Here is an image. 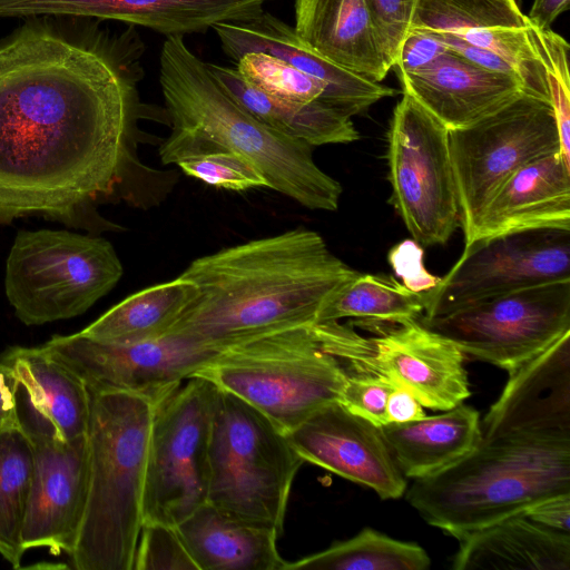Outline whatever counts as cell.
Wrapping results in <instances>:
<instances>
[{
  "label": "cell",
  "instance_id": "cell-1",
  "mask_svg": "<svg viewBox=\"0 0 570 570\" xmlns=\"http://www.w3.org/2000/svg\"><path fill=\"white\" fill-rule=\"evenodd\" d=\"M145 50L136 27L78 17L27 18L0 38V226L118 229L100 207L134 199Z\"/></svg>",
  "mask_w": 570,
  "mask_h": 570
},
{
  "label": "cell",
  "instance_id": "cell-2",
  "mask_svg": "<svg viewBox=\"0 0 570 570\" xmlns=\"http://www.w3.org/2000/svg\"><path fill=\"white\" fill-rule=\"evenodd\" d=\"M405 492L425 522L458 540L570 493V332L509 373L468 454Z\"/></svg>",
  "mask_w": 570,
  "mask_h": 570
},
{
  "label": "cell",
  "instance_id": "cell-3",
  "mask_svg": "<svg viewBox=\"0 0 570 570\" xmlns=\"http://www.w3.org/2000/svg\"><path fill=\"white\" fill-rule=\"evenodd\" d=\"M360 272L315 230L297 227L193 261L179 277L197 289L169 333L215 352L269 333L308 326Z\"/></svg>",
  "mask_w": 570,
  "mask_h": 570
},
{
  "label": "cell",
  "instance_id": "cell-4",
  "mask_svg": "<svg viewBox=\"0 0 570 570\" xmlns=\"http://www.w3.org/2000/svg\"><path fill=\"white\" fill-rule=\"evenodd\" d=\"M159 82L170 134L158 154L164 165L212 153L248 160L266 187L313 210L338 208L342 186L314 161L312 146L252 116L209 73L183 37L166 38Z\"/></svg>",
  "mask_w": 570,
  "mask_h": 570
},
{
  "label": "cell",
  "instance_id": "cell-5",
  "mask_svg": "<svg viewBox=\"0 0 570 570\" xmlns=\"http://www.w3.org/2000/svg\"><path fill=\"white\" fill-rule=\"evenodd\" d=\"M89 393L88 498L69 559L77 570H132L155 407L127 392Z\"/></svg>",
  "mask_w": 570,
  "mask_h": 570
},
{
  "label": "cell",
  "instance_id": "cell-6",
  "mask_svg": "<svg viewBox=\"0 0 570 570\" xmlns=\"http://www.w3.org/2000/svg\"><path fill=\"white\" fill-rule=\"evenodd\" d=\"M347 376L313 324L229 346L193 377L238 396L287 434L322 407L340 402Z\"/></svg>",
  "mask_w": 570,
  "mask_h": 570
},
{
  "label": "cell",
  "instance_id": "cell-7",
  "mask_svg": "<svg viewBox=\"0 0 570 570\" xmlns=\"http://www.w3.org/2000/svg\"><path fill=\"white\" fill-rule=\"evenodd\" d=\"M303 462L287 435L267 416L217 387L208 503L282 534L292 484Z\"/></svg>",
  "mask_w": 570,
  "mask_h": 570
},
{
  "label": "cell",
  "instance_id": "cell-8",
  "mask_svg": "<svg viewBox=\"0 0 570 570\" xmlns=\"http://www.w3.org/2000/svg\"><path fill=\"white\" fill-rule=\"evenodd\" d=\"M122 273L114 246L100 235L22 229L6 261L4 293L21 323L42 325L82 315Z\"/></svg>",
  "mask_w": 570,
  "mask_h": 570
},
{
  "label": "cell",
  "instance_id": "cell-9",
  "mask_svg": "<svg viewBox=\"0 0 570 570\" xmlns=\"http://www.w3.org/2000/svg\"><path fill=\"white\" fill-rule=\"evenodd\" d=\"M154 409L146 460L144 523L176 527L207 502L217 387L191 377Z\"/></svg>",
  "mask_w": 570,
  "mask_h": 570
},
{
  "label": "cell",
  "instance_id": "cell-10",
  "mask_svg": "<svg viewBox=\"0 0 570 570\" xmlns=\"http://www.w3.org/2000/svg\"><path fill=\"white\" fill-rule=\"evenodd\" d=\"M387 141L391 203L422 247L445 244L460 227L449 129L402 92Z\"/></svg>",
  "mask_w": 570,
  "mask_h": 570
},
{
  "label": "cell",
  "instance_id": "cell-11",
  "mask_svg": "<svg viewBox=\"0 0 570 570\" xmlns=\"http://www.w3.org/2000/svg\"><path fill=\"white\" fill-rule=\"evenodd\" d=\"M449 145L464 238L517 170L560 153L551 105L528 94L470 126L449 130Z\"/></svg>",
  "mask_w": 570,
  "mask_h": 570
},
{
  "label": "cell",
  "instance_id": "cell-12",
  "mask_svg": "<svg viewBox=\"0 0 570 570\" xmlns=\"http://www.w3.org/2000/svg\"><path fill=\"white\" fill-rule=\"evenodd\" d=\"M327 348L348 374L379 375L410 391L423 407L446 411L471 394L465 354L419 320L364 337L338 321L316 324Z\"/></svg>",
  "mask_w": 570,
  "mask_h": 570
},
{
  "label": "cell",
  "instance_id": "cell-13",
  "mask_svg": "<svg viewBox=\"0 0 570 570\" xmlns=\"http://www.w3.org/2000/svg\"><path fill=\"white\" fill-rule=\"evenodd\" d=\"M419 322L465 355L513 372L570 332V279L494 296Z\"/></svg>",
  "mask_w": 570,
  "mask_h": 570
},
{
  "label": "cell",
  "instance_id": "cell-14",
  "mask_svg": "<svg viewBox=\"0 0 570 570\" xmlns=\"http://www.w3.org/2000/svg\"><path fill=\"white\" fill-rule=\"evenodd\" d=\"M570 279V230L543 228L482 238L436 286L422 293L433 317L515 291Z\"/></svg>",
  "mask_w": 570,
  "mask_h": 570
},
{
  "label": "cell",
  "instance_id": "cell-15",
  "mask_svg": "<svg viewBox=\"0 0 570 570\" xmlns=\"http://www.w3.org/2000/svg\"><path fill=\"white\" fill-rule=\"evenodd\" d=\"M42 347L79 376L88 390L131 393L154 407L218 353L176 333L116 344L78 332L53 335Z\"/></svg>",
  "mask_w": 570,
  "mask_h": 570
},
{
  "label": "cell",
  "instance_id": "cell-16",
  "mask_svg": "<svg viewBox=\"0 0 570 570\" xmlns=\"http://www.w3.org/2000/svg\"><path fill=\"white\" fill-rule=\"evenodd\" d=\"M304 460L372 489L381 499H399L406 489L381 429L331 403L286 434Z\"/></svg>",
  "mask_w": 570,
  "mask_h": 570
},
{
  "label": "cell",
  "instance_id": "cell-17",
  "mask_svg": "<svg viewBox=\"0 0 570 570\" xmlns=\"http://www.w3.org/2000/svg\"><path fill=\"white\" fill-rule=\"evenodd\" d=\"M411 29L448 33L501 57L528 95L550 104L547 70L517 0H419Z\"/></svg>",
  "mask_w": 570,
  "mask_h": 570
},
{
  "label": "cell",
  "instance_id": "cell-18",
  "mask_svg": "<svg viewBox=\"0 0 570 570\" xmlns=\"http://www.w3.org/2000/svg\"><path fill=\"white\" fill-rule=\"evenodd\" d=\"M32 476L22 544L72 552L82 524L89 488L87 435L67 442L30 441Z\"/></svg>",
  "mask_w": 570,
  "mask_h": 570
},
{
  "label": "cell",
  "instance_id": "cell-19",
  "mask_svg": "<svg viewBox=\"0 0 570 570\" xmlns=\"http://www.w3.org/2000/svg\"><path fill=\"white\" fill-rule=\"evenodd\" d=\"M266 0H0V19L60 16L119 21L168 37L259 16Z\"/></svg>",
  "mask_w": 570,
  "mask_h": 570
},
{
  "label": "cell",
  "instance_id": "cell-20",
  "mask_svg": "<svg viewBox=\"0 0 570 570\" xmlns=\"http://www.w3.org/2000/svg\"><path fill=\"white\" fill-rule=\"evenodd\" d=\"M0 361L14 372L19 430L30 441L67 442L87 433V385L42 345L9 346Z\"/></svg>",
  "mask_w": 570,
  "mask_h": 570
},
{
  "label": "cell",
  "instance_id": "cell-21",
  "mask_svg": "<svg viewBox=\"0 0 570 570\" xmlns=\"http://www.w3.org/2000/svg\"><path fill=\"white\" fill-rule=\"evenodd\" d=\"M225 55L237 61L249 52L275 56L326 86L323 102L353 117L379 100L399 94L320 56L297 36L294 27L263 11L247 21L213 26Z\"/></svg>",
  "mask_w": 570,
  "mask_h": 570
},
{
  "label": "cell",
  "instance_id": "cell-22",
  "mask_svg": "<svg viewBox=\"0 0 570 570\" xmlns=\"http://www.w3.org/2000/svg\"><path fill=\"white\" fill-rule=\"evenodd\" d=\"M397 77L402 92L449 130L470 126L527 94L517 76L484 68L452 50Z\"/></svg>",
  "mask_w": 570,
  "mask_h": 570
},
{
  "label": "cell",
  "instance_id": "cell-23",
  "mask_svg": "<svg viewBox=\"0 0 570 570\" xmlns=\"http://www.w3.org/2000/svg\"><path fill=\"white\" fill-rule=\"evenodd\" d=\"M570 230V166L560 153L537 158L517 170L479 215L465 245L524 230Z\"/></svg>",
  "mask_w": 570,
  "mask_h": 570
},
{
  "label": "cell",
  "instance_id": "cell-24",
  "mask_svg": "<svg viewBox=\"0 0 570 570\" xmlns=\"http://www.w3.org/2000/svg\"><path fill=\"white\" fill-rule=\"evenodd\" d=\"M294 30L320 56L368 80L382 82L391 70L366 0H295Z\"/></svg>",
  "mask_w": 570,
  "mask_h": 570
},
{
  "label": "cell",
  "instance_id": "cell-25",
  "mask_svg": "<svg viewBox=\"0 0 570 570\" xmlns=\"http://www.w3.org/2000/svg\"><path fill=\"white\" fill-rule=\"evenodd\" d=\"M176 529L197 570H285L276 547L279 532L202 504Z\"/></svg>",
  "mask_w": 570,
  "mask_h": 570
},
{
  "label": "cell",
  "instance_id": "cell-26",
  "mask_svg": "<svg viewBox=\"0 0 570 570\" xmlns=\"http://www.w3.org/2000/svg\"><path fill=\"white\" fill-rule=\"evenodd\" d=\"M459 542L455 570H570V533L546 528L523 513L474 530Z\"/></svg>",
  "mask_w": 570,
  "mask_h": 570
},
{
  "label": "cell",
  "instance_id": "cell-27",
  "mask_svg": "<svg viewBox=\"0 0 570 570\" xmlns=\"http://www.w3.org/2000/svg\"><path fill=\"white\" fill-rule=\"evenodd\" d=\"M213 78L252 116L272 129L312 147L357 140L352 117L321 101L275 97L244 79L236 68L206 62Z\"/></svg>",
  "mask_w": 570,
  "mask_h": 570
},
{
  "label": "cell",
  "instance_id": "cell-28",
  "mask_svg": "<svg viewBox=\"0 0 570 570\" xmlns=\"http://www.w3.org/2000/svg\"><path fill=\"white\" fill-rule=\"evenodd\" d=\"M480 422L479 412L461 403L439 415L380 429L402 474L415 480L468 454L479 440Z\"/></svg>",
  "mask_w": 570,
  "mask_h": 570
},
{
  "label": "cell",
  "instance_id": "cell-29",
  "mask_svg": "<svg viewBox=\"0 0 570 570\" xmlns=\"http://www.w3.org/2000/svg\"><path fill=\"white\" fill-rule=\"evenodd\" d=\"M196 295L193 283L178 276L126 297L80 334L116 344L159 338L170 332Z\"/></svg>",
  "mask_w": 570,
  "mask_h": 570
},
{
  "label": "cell",
  "instance_id": "cell-30",
  "mask_svg": "<svg viewBox=\"0 0 570 570\" xmlns=\"http://www.w3.org/2000/svg\"><path fill=\"white\" fill-rule=\"evenodd\" d=\"M423 313L422 293L393 277L360 273L327 301L316 323L356 318L371 325H397L419 320Z\"/></svg>",
  "mask_w": 570,
  "mask_h": 570
},
{
  "label": "cell",
  "instance_id": "cell-31",
  "mask_svg": "<svg viewBox=\"0 0 570 570\" xmlns=\"http://www.w3.org/2000/svg\"><path fill=\"white\" fill-rule=\"evenodd\" d=\"M430 563L428 552L420 544L364 528L323 551L287 562L285 570H424Z\"/></svg>",
  "mask_w": 570,
  "mask_h": 570
},
{
  "label": "cell",
  "instance_id": "cell-32",
  "mask_svg": "<svg viewBox=\"0 0 570 570\" xmlns=\"http://www.w3.org/2000/svg\"><path fill=\"white\" fill-rule=\"evenodd\" d=\"M30 440L20 430L0 433V554L19 568L22 529L32 476Z\"/></svg>",
  "mask_w": 570,
  "mask_h": 570
},
{
  "label": "cell",
  "instance_id": "cell-33",
  "mask_svg": "<svg viewBox=\"0 0 570 570\" xmlns=\"http://www.w3.org/2000/svg\"><path fill=\"white\" fill-rule=\"evenodd\" d=\"M236 70L259 89L286 100H322L326 86L288 62L264 52H249L236 61Z\"/></svg>",
  "mask_w": 570,
  "mask_h": 570
},
{
  "label": "cell",
  "instance_id": "cell-34",
  "mask_svg": "<svg viewBox=\"0 0 570 570\" xmlns=\"http://www.w3.org/2000/svg\"><path fill=\"white\" fill-rule=\"evenodd\" d=\"M531 32L547 70L550 105L556 117L560 153L566 164L570 166V46L550 28L539 29L531 23Z\"/></svg>",
  "mask_w": 570,
  "mask_h": 570
},
{
  "label": "cell",
  "instance_id": "cell-35",
  "mask_svg": "<svg viewBox=\"0 0 570 570\" xmlns=\"http://www.w3.org/2000/svg\"><path fill=\"white\" fill-rule=\"evenodd\" d=\"M186 175L207 185L234 191L266 187L261 173L245 158L230 153H212L176 164Z\"/></svg>",
  "mask_w": 570,
  "mask_h": 570
},
{
  "label": "cell",
  "instance_id": "cell-36",
  "mask_svg": "<svg viewBox=\"0 0 570 570\" xmlns=\"http://www.w3.org/2000/svg\"><path fill=\"white\" fill-rule=\"evenodd\" d=\"M132 570H197L176 527L144 523Z\"/></svg>",
  "mask_w": 570,
  "mask_h": 570
},
{
  "label": "cell",
  "instance_id": "cell-37",
  "mask_svg": "<svg viewBox=\"0 0 570 570\" xmlns=\"http://www.w3.org/2000/svg\"><path fill=\"white\" fill-rule=\"evenodd\" d=\"M375 38L386 65L392 69L409 35L419 0H366Z\"/></svg>",
  "mask_w": 570,
  "mask_h": 570
},
{
  "label": "cell",
  "instance_id": "cell-38",
  "mask_svg": "<svg viewBox=\"0 0 570 570\" xmlns=\"http://www.w3.org/2000/svg\"><path fill=\"white\" fill-rule=\"evenodd\" d=\"M393 385L371 374H348L340 402L351 413L381 428L387 424L386 403Z\"/></svg>",
  "mask_w": 570,
  "mask_h": 570
},
{
  "label": "cell",
  "instance_id": "cell-39",
  "mask_svg": "<svg viewBox=\"0 0 570 570\" xmlns=\"http://www.w3.org/2000/svg\"><path fill=\"white\" fill-rule=\"evenodd\" d=\"M423 248L414 239H404L389 252L387 259L394 273L403 281V285L414 293L432 289L440 277L432 275L424 267Z\"/></svg>",
  "mask_w": 570,
  "mask_h": 570
},
{
  "label": "cell",
  "instance_id": "cell-40",
  "mask_svg": "<svg viewBox=\"0 0 570 570\" xmlns=\"http://www.w3.org/2000/svg\"><path fill=\"white\" fill-rule=\"evenodd\" d=\"M448 50L446 46L429 31L411 29L400 48L393 68L396 75L410 73L430 65Z\"/></svg>",
  "mask_w": 570,
  "mask_h": 570
},
{
  "label": "cell",
  "instance_id": "cell-41",
  "mask_svg": "<svg viewBox=\"0 0 570 570\" xmlns=\"http://www.w3.org/2000/svg\"><path fill=\"white\" fill-rule=\"evenodd\" d=\"M521 513L546 528L570 533V493L539 501Z\"/></svg>",
  "mask_w": 570,
  "mask_h": 570
},
{
  "label": "cell",
  "instance_id": "cell-42",
  "mask_svg": "<svg viewBox=\"0 0 570 570\" xmlns=\"http://www.w3.org/2000/svg\"><path fill=\"white\" fill-rule=\"evenodd\" d=\"M16 390L17 379L13 370L0 361V433L19 430Z\"/></svg>",
  "mask_w": 570,
  "mask_h": 570
},
{
  "label": "cell",
  "instance_id": "cell-43",
  "mask_svg": "<svg viewBox=\"0 0 570 570\" xmlns=\"http://www.w3.org/2000/svg\"><path fill=\"white\" fill-rule=\"evenodd\" d=\"M423 405L407 390L395 386L386 403L389 423H406L425 417Z\"/></svg>",
  "mask_w": 570,
  "mask_h": 570
},
{
  "label": "cell",
  "instance_id": "cell-44",
  "mask_svg": "<svg viewBox=\"0 0 570 570\" xmlns=\"http://www.w3.org/2000/svg\"><path fill=\"white\" fill-rule=\"evenodd\" d=\"M570 0H534L529 14V21L539 29H549L560 13L567 11Z\"/></svg>",
  "mask_w": 570,
  "mask_h": 570
}]
</instances>
